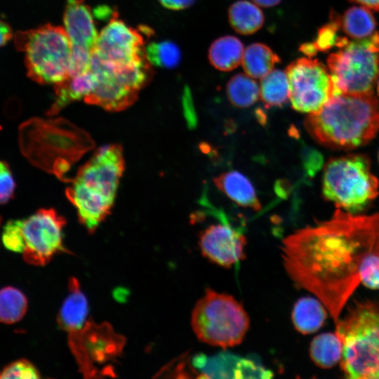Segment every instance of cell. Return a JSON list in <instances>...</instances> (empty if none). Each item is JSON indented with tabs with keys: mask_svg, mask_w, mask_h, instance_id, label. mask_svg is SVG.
I'll return each instance as SVG.
<instances>
[{
	"mask_svg": "<svg viewBox=\"0 0 379 379\" xmlns=\"http://www.w3.org/2000/svg\"><path fill=\"white\" fill-rule=\"evenodd\" d=\"M281 255L291 279L324 305L335 326L364 270L379 255V213L338 208L330 219L284 238Z\"/></svg>",
	"mask_w": 379,
	"mask_h": 379,
	"instance_id": "obj_1",
	"label": "cell"
},
{
	"mask_svg": "<svg viewBox=\"0 0 379 379\" xmlns=\"http://www.w3.org/2000/svg\"><path fill=\"white\" fill-rule=\"evenodd\" d=\"M305 126L318 143L352 149L369 142L379 131V102L373 93H341L319 111L309 114Z\"/></svg>",
	"mask_w": 379,
	"mask_h": 379,
	"instance_id": "obj_2",
	"label": "cell"
},
{
	"mask_svg": "<svg viewBox=\"0 0 379 379\" xmlns=\"http://www.w3.org/2000/svg\"><path fill=\"white\" fill-rule=\"evenodd\" d=\"M22 153L37 168L69 182L72 166L95 145L91 136L63 118H32L19 128Z\"/></svg>",
	"mask_w": 379,
	"mask_h": 379,
	"instance_id": "obj_3",
	"label": "cell"
},
{
	"mask_svg": "<svg viewBox=\"0 0 379 379\" xmlns=\"http://www.w3.org/2000/svg\"><path fill=\"white\" fill-rule=\"evenodd\" d=\"M124 167L121 147L107 145L99 148L69 180L66 196L89 232L109 215Z\"/></svg>",
	"mask_w": 379,
	"mask_h": 379,
	"instance_id": "obj_4",
	"label": "cell"
},
{
	"mask_svg": "<svg viewBox=\"0 0 379 379\" xmlns=\"http://www.w3.org/2000/svg\"><path fill=\"white\" fill-rule=\"evenodd\" d=\"M340 366L351 379H379V302H355L335 325Z\"/></svg>",
	"mask_w": 379,
	"mask_h": 379,
	"instance_id": "obj_5",
	"label": "cell"
},
{
	"mask_svg": "<svg viewBox=\"0 0 379 379\" xmlns=\"http://www.w3.org/2000/svg\"><path fill=\"white\" fill-rule=\"evenodd\" d=\"M15 48L24 53L27 76L40 84H53L69 77L72 44L64 29L51 24L15 34Z\"/></svg>",
	"mask_w": 379,
	"mask_h": 379,
	"instance_id": "obj_6",
	"label": "cell"
},
{
	"mask_svg": "<svg viewBox=\"0 0 379 379\" xmlns=\"http://www.w3.org/2000/svg\"><path fill=\"white\" fill-rule=\"evenodd\" d=\"M322 192L338 208L359 214L378 195L379 180L371 172L366 156L349 154L326 163Z\"/></svg>",
	"mask_w": 379,
	"mask_h": 379,
	"instance_id": "obj_7",
	"label": "cell"
},
{
	"mask_svg": "<svg viewBox=\"0 0 379 379\" xmlns=\"http://www.w3.org/2000/svg\"><path fill=\"white\" fill-rule=\"evenodd\" d=\"M191 324L200 341L228 348L243 341L250 321L243 305L233 296L208 289L194 307Z\"/></svg>",
	"mask_w": 379,
	"mask_h": 379,
	"instance_id": "obj_8",
	"label": "cell"
},
{
	"mask_svg": "<svg viewBox=\"0 0 379 379\" xmlns=\"http://www.w3.org/2000/svg\"><path fill=\"white\" fill-rule=\"evenodd\" d=\"M328 69L340 93H368L379 74V34L350 41L329 55Z\"/></svg>",
	"mask_w": 379,
	"mask_h": 379,
	"instance_id": "obj_9",
	"label": "cell"
},
{
	"mask_svg": "<svg viewBox=\"0 0 379 379\" xmlns=\"http://www.w3.org/2000/svg\"><path fill=\"white\" fill-rule=\"evenodd\" d=\"M90 69L96 77V84L84 101L112 112L121 111L131 105L154 75L148 60L132 65L91 62Z\"/></svg>",
	"mask_w": 379,
	"mask_h": 379,
	"instance_id": "obj_10",
	"label": "cell"
},
{
	"mask_svg": "<svg viewBox=\"0 0 379 379\" xmlns=\"http://www.w3.org/2000/svg\"><path fill=\"white\" fill-rule=\"evenodd\" d=\"M68 333L71 352L84 377L114 376L111 364L120 356L126 340L109 324L87 320L81 328Z\"/></svg>",
	"mask_w": 379,
	"mask_h": 379,
	"instance_id": "obj_11",
	"label": "cell"
},
{
	"mask_svg": "<svg viewBox=\"0 0 379 379\" xmlns=\"http://www.w3.org/2000/svg\"><path fill=\"white\" fill-rule=\"evenodd\" d=\"M289 84V100L296 111L312 114L341 93L328 70L311 58H298L286 69Z\"/></svg>",
	"mask_w": 379,
	"mask_h": 379,
	"instance_id": "obj_12",
	"label": "cell"
},
{
	"mask_svg": "<svg viewBox=\"0 0 379 379\" xmlns=\"http://www.w3.org/2000/svg\"><path fill=\"white\" fill-rule=\"evenodd\" d=\"M65 218L53 208H41L22 220L25 248L24 260L32 265L47 264L63 246Z\"/></svg>",
	"mask_w": 379,
	"mask_h": 379,
	"instance_id": "obj_13",
	"label": "cell"
},
{
	"mask_svg": "<svg viewBox=\"0 0 379 379\" xmlns=\"http://www.w3.org/2000/svg\"><path fill=\"white\" fill-rule=\"evenodd\" d=\"M114 16L102 28L92 52L100 61L132 64L147 59L144 36Z\"/></svg>",
	"mask_w": 379,
	"mask_h": 379,
	"instance_id": "obj_14",
	"label": "cell"
},
{
	"mask_svg": "<svg viewBox=\"0 0 379 379\" xmlns=\"http://www.w3.org/2000/svg\"><path fill=\"white\" fill-rule=\"evenodd\" d=\"M245 236L228 224L211 225L201 233L203 255L215 264L230 267L245 257Z\"/></svg>",
	"mask_w": 379,
	"mask_h": 379,
	"instance_id": "obj_15",
	"label": "cell"
},
{
	"mask_svg": "<svg viewBox=\"0 0 379 379\" xmlns=\"http://www.w3.org/2000/svg\"><path fill=\"white\" fill-rule=\"evenodd\" d=\"M63 22L72 47L93 52L99 33L95 27L93 12L84 0H67Z\"/></svg>",
	"mask_w": 379,
	"mask_h": 379,
	"instance_id": "obj_16",
	"label": "cell"
},
{
	"mask_svg": "<svg viewBox=\"0 0 379 379\" xmlns=\"http://www.w3.org/2000/svg\"><path fill=\"white\" fill-rule=\"evenodd\" d=\"M95 84L96 77L91 69L69 76L63 81L54 86L55 100L47 114L48 116H54L68 104L84 99L92 92Z\"/></svg>",
	"mask_w": 379,
	"mask_h": 379,
	"instance_id": "obj_17",
	"label": "cell"
},
{
	"mask_svg": "<svg viewBox=\"0 0 379 379\" xmlns=\"http://www.w3.org/2000/svg\"><path fill=\"white\" fill-rule=\"evenodd\" d=\"M69 293L58 315L60 328L70 333L81 328L87 321L88 302L76 278H71Z\"/></svg>",
	"mask_w": 379,
	"mask_h": 379,
	"instance_id": "obj_18",
	"label": "cell"
},
{
	"mask_svg": "<svg viewBox=\"0 0 379 379\" xmlns=\"http://www.w3.org/2000/svg\"><path fill=\"white\" fill-rule=\"evenodd\" d=\"M213 182L218 190L239 206L255 211L261 209L252 183L241 173L234 171L225 172L214 178Z\"/></svg>",
	"mask_w": 379,
	"mask_h": 379,
	"instance_id": "obj_19",
	"label": "cell"
},
{
	"mask_svg": "<svg viewBox=\"0 0 379 379\" xmlns=\"http://www.w3.org/2000/svg\"><path fill=\"white\" fill-rule=\"evenodd\" d=\"M327 312L324 305L317 298L302 297L293 306L292 322L299 333L305 335L313 333L323 326Z\"/></svg>",
	"mask_w": 379,
	"mask_h": 379,
	"instance_id": "obj_20",
	"label": "cell"
},
{
	"mask_svg": "<svg viewBox=\"0 0 379 379\" xmlns=\"http://www.w3.org/2000/svg\"><path fill=\"white\" fill-rule=\"evenodd\" d=\"M335 15L340 29L353 40L368 38L375 32V20L364 6H352L342 15Z\"/></svg>",
	"mask_w": 379,
	"mask_h": 379,
	"instance_id": "obj_21",
	"label": "cell"
},
{
	"mask_svg": "<svg viewBox=\"0 0 379 379\" xmlns=\"http://www.w3.org/2000/svg\"><path fill=\"white\" fill-rule=\"evenodd\" d=\"M244 46L234 36H224L215 40L208 50V60L217 69L231 71L241 64Z\"/></svg>",
	"mask_w": 379,
	"mask_h": 379,
	"instance_id": "obj_22",
	"label": "cell"
},
{
	"mask_svg": "<svg viewBox=\"0 0 379 379\" xmlns=\"http://www.w3.org/2000/svg\"><path fill=\"white\" fill-rule=\"evenodd\" d=\"M228 19L232 27L244 35L259 30L265 20L263 13L258 5L246 0L237 1L230 6Z\"/></svg>",
	"mask_w": 379,
	"mask_h": 379,
	"instance_id": "obj_23",
	"label": "cell"
},
{
	"mask_svg": "<svg viewBox=\"0 0 379 379\" xmlns=\"http://www.w3.org/2000/svg\"><path fill=\"white\" fill-rule=\"evenodd\" d=\"M279 62V57L269 46L254 43L244 51L241 65L247 75L253 79H262Z\"/></svg>",
	"mask_w": 379,
	"mask_h": 379,
	"instance_id": "obj_24",
	"label": "cell"
},
{
	"mask_svg": "<svg viewBox=\"0 0 379 379\" xmlns=\"http://www.w3.org/2000/svg\"><path fill=\"white\" fill-rule=\"evenodd\" d=\"M244 358L229 353H221L211 357H198L194 365L201 370L204 378H240Z\"/></svg>",
	"mask_w": 379,
	"mask_h": 379,
	"instance_id": "obj_25",
	"label": "cell"
},
{
	"mask_svg": "<svg viewBox=\"0 0 379 379\" xmlns=\"http://www.w3.org/2000/svg\"><path fill=\"white\" fill-rule=\"evenodd\" d=\"M309 353L312 361L317 366L330 368L340 361L342 343L335 332L321 333L312 340Z\"/></svg>",
	"mask_w": 379,
	"mask_h": 379,
	"instance_id": "obj_26",
	"label": "cell"
},
{
	"mask_svg": "<svg viewBox=\"0 0 379 379\" xmlns=\"http://www.w3.org/2000/svg\"><path fill=\"white\" fill-rule=\"evenodd\" d=\"M260 96L267 108L286 105L289 100V84L286 71L272 69L262 77Z\"/></svg>",
	"mask_w": 379,
	"mask_h": 379,
	"instance_id": "obj_27",
	"label": "cell"
},
{
	"mask_svg": "<svg viewBox=\"0 0 379 379\" xmlns=\"http://www.w3.org/2000/svg\"><path fill=\"white\" fill-rule=\"evenodd\" d=\"M227 96L234 106L245 108L253 105L260 97V87L253 78L246 74H237L228 81Z\"/></svg>",
	"mask_w": 379,
	"mask_h": 379,
	"instance_id": "obj_28",
	"label": "cell"
},
{
	"mask_svg": "<svg viewBox=\"0 0 379 379\" xmlns=\"http://www.w3.org/2000/svg\"><path fill=\"white\" fill-rule=\"evenodd\" d=\"M27 299L19 289L6 286L0 289V322L15 324L26 314Z\"/></svg>",
	"mask_w": 379,
	"mask_h": 379,
	"instance_id": "obj_29",
	"label": "cell"
},
{
	"mask_svg": "<svg viewBox=\"0 0 379 379\" xmlns=\"http://www.w3.org/2000/svg\"><path fill=\"white\" fill-rule=\"evenodd\" d=\"M145 54L152 65L167 69L175 67L181 60L179 48L168 41L149 43L145 47Z\"/></svg>",
	"mask_w": 379,
	"mask_h": 379,
	"instance_id": "obj_30",
	"label": "cell"
},
{
	"mask_svg": "<svg viewBox=\"0 0 379 379\" xmlns=\"http://www.w3.org/2000/svg\"><path fill=\"white\" fill-rule=\"evenodd\" d=\"M1 241L7 250L23 253L25 242L22 233V220H11L6 222L3 227Z\"/></svg>",
	"mask_w": 379,
	"mask_h": 379,
	"instance_id": "obj_31",
	"label": "cell"
},
{
	"mask_svg": "<svg viewBox=\"0 0 379 379\" xmlns=\"http://www.w3.org/2000/svg\"><path fill=\"white\" fill-rule=\"evenodd\" d=\"M40 373L29 360L20 359L6 366L0 371V379H36Z\"/></svg>",
	"mask_w": 379,
	"mask_h": 379,
	"instance_id": "obj_32",
	"label": "cell"
},
{
	"mask_svg": "<svg viewBox=\"0 0 379 379\" xmlns=\"http://www.w3.org/2000/svg\"><path fill=\"white\" fill-rule=\"evenodd\" d=\"M340 30L338 23L333 15L331 22L321 27L318 32L316 39L312 42L317 51H327L335 46L339 39L338 32Z\"/></svg>",
	"mask_w": 379,
	"mask_h": 379,
	"instance_id": "obj_33",
	"label": "cell"
},
{
	"mask_svg": "<svg viewBox=\"0 0 379 379\" xmlns=\"http://www.w3.org/2000/svg\"><path fill=\"white\" fill-rule=\"evenodd\" d=\"M15 183L8 164L0 160V204L13 197Z\"/></svg>",
	"mask_w": 379,
	"mask_h": 379,
	"instance_id": "obj_34",
	"label": "cell"
},
{
	"mask_svg": "<svg viewBox=\"0 0 379 379\" xmlns=\"http://www.w3.org/2000/svg\"><path fill=\"white\" fill-rule=\"evenodd\" d=\"M92 52L80 48L72 47L69 76L77 75L90 69Z\"/></svg>",
	"mask_w": 379,
	"mask_h": 379,
	"instance_id": "obj_35",
	"label": "cell"
},
{
	"mask_svg": "<svg viewBox=\"0 0 379 379\" xmlns=\"http://www.w3.org/2000/svg\"><path fill=\"white\" fill-rule=\"evenodd\" d=\"M361 284L371 289H379V255L375 257L364 270Z\"/></svg>",
	"mask_w": 379,
	"mask_h": 379,
	"instance_id": "obj_36",
	"label": "cell"
},
{
	"mask_svg": "<svg viewBox=\"0 0 379 379\" xmlns=\"http://www.w3.org/2000/svg\"><path fill=\"white\" fill-rule=\"evenodd\" d=\"M182 104L185 116L188 124L193 126L196 124V115L194 109L193 102L189 88L185 87L182 96Z\"/></svg>",
	"mask_w": 379,
	"mask_h": 379,
	"instance_id": "obj_37",
	"label": "cell"
},
{
	"mask_svg": "<svg viewBox=\"0 0 379 379\" xmlns=\"http://www.w3.org/2000/svg\"><path fill=\"white\" fill-rule=\"evenodd\" d=\"M195 0H159L160 4L171 10H182L191 6Z\"/></svg>",
	"mask_w": 379,
	"mask_h": 379,
	"instance_id": "obj_38",
	"label": "cell"
},
{
	"mask_svg": "<svg viewBox=\"0 0 379 379\" xmlns=\"http://www.w3.org/2000/svg\"><path fill=\"white\" fill-rule=\"evenodd\" d=\"M13 35L10 25L0 19V47L5 46L11 39Z\"/></svg>",
	"mask_w": 379,
	"mask_h": 379,
	"instance_id": "obj_39",
	"label": "cell"
},
{
	"mask_svg": "<svg viewBox=\"0 0 379 379\" xmlns=\"http://www.w3.org/2000/svg\"><path fill=\"white\" fill-rule=\"evenodd\" d=\"M95 15L101 20H109V21L117 15L115 11H112L105 6L98 7L94 10Z\"/></svg>",
	"mask_w": 379,
	"mask_h": 379,
	"instance_id": "obj_40",
	"label": "cell"
},
{
	"mask_svg": "<svg viewBox=\"0 0 379 379\" xmlns=\"http://www.w3.org/2000/svg\"><path fill=\"white\" fill-rule=\"evenodd\" d=\"M370 10L379 11V0H350Z\"/></svg>",
	"mask_w": 379,
	"mask_h": 379,
	"instance_id": "obj_41",
	"label": "cell"
},
{
	"mask_svg": "<svg viewBox=\"0 0 379 379\" xmlns=\"http://www.w3.org/2000/svg\"><path fill=\"white\" fill-rule=\"evenodd\" d=\"M300 50L302 53L305 54L309 58H312L317 53V51L314 48L312 42V43H305L302 44L300 47Z\"/></svg>",
	"mask_w": 379,
	"mask_h": 379,
	"instance_id": "obj_42",
	"label": "cell"
},
{
	"mask_svg": "<svg viewBox=\"0 0 379 379\" xmlns=\"http://www.w3.org/2000/svg\"><path fill=\"white\" fill-rule=\"evenodd\" d=\"M281 0H253L258 6L262 7H272L277 5Z\"/></svg>",
	"mask_w": 379,
	"mask_h": 379,
	"instance_id": "obj_43",
	"label": "cell"
},
{
	"mask_svg": "<svg viewBox=\"0 0 379 379\" xmlns=\"http://www.w3.org/2000/svg\"><path fill=\"white\" fill-rule=\"evenodd\" d=\"M375 85H376V89H377V92H378V95L379 97V74H378V78H377V80H376V82H375Z\"/></svg>",
	"mask_w": 379,
	"mask_h": 379,
	"instance_id": "obj_44",
	"label": "cell"
},
{
	"mask_svg": "<svg viewBox=\"0 0 379 379\" xmlns=\"http://www.w3.org/2000/svg\"><path fill=\"white\" fill-rule=\"evenodd\" d=\"M1 218L0 216V226H1Z\"/></svg>",
	"mask_w": 379,
	"mask_h": 379,
	"instance_id": "obj_45",
	"label": "cell"
},
{
	"mask_svg": "<svg viewBox=\"0 0 379 379\" xmlns=\"http://www.w3.org/2000/svg\"><path fill=\"white\" fill-rule=\"evenodd\" d=\"M378 161H379V151H378Z\"/></svg>",
	"mask_w": 379,
	"mask_h": 379,
	"instance_id": "obj_46",
	"label": "cell"
},
{
	"mask_svg": "<svg viewBox=\"0 0 379 379\" xmlns=\"http://www.w3.org/2000/svg\"><path fill=\"white\" fill-rule=\"evenodd\" d=\"M1 128H1V126H0V131L1 130Z\"/></svg>",
	"mask_w": 379,
	"mask_h": 379,
	"instance_id": "obj_47",
	"label": "cell"
}]
</instances>
